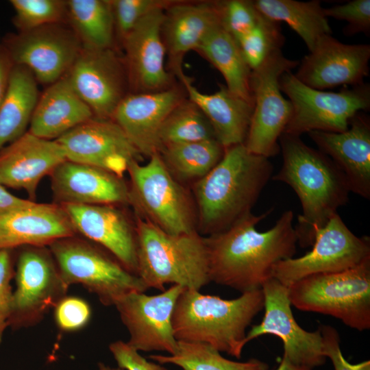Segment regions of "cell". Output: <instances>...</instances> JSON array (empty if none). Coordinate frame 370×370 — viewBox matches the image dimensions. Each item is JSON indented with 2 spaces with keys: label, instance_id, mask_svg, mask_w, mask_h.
Returning a JSON list of instances; mask_svg holds the SVG:
<instances>
[{
  "label": "cell",
  "instance_id": "1",
  "mask_svg": "<svg viewBox=\"0 0 370 370\" xmlns=\"http://www.w3.org/2000/svg\"><path fill=\"white\" fill-rule=\"evenodd\" d=\"M271 210L251 213L227 230L205 237L210 282L241 293L260 289L272 278L275 263L294 256L297 237L292 210L284 212L271 229L256 230Z\"/></svg>",
  "mask_w": 370,
  "mask_h": 370
},
{
  "label": "cell",
  "instance_id": "2",
  "mask_svg": "<svg viewBox=\"0 0 370 370\" xmlns=\"http://www.w3.org/2000/svg\"><path fill=\"white\" fill-rule=\"evenodd\" d=\"M272 172L269 158L249 152L244 144L225 148L217 164L193 183L197 232L217 234L251 214Z\"/></svg>",
  "mask_w": 370,
  "mask_h": 370
},
{
  "label": "cell",
  "instance_id": "3",
  "mask_svg": "<svg viewBox=\"0 0 370 370\" xmlns=\"http://www.w3.org/2000/svg\"><path fill=\"white\" fill-rule=\"evenodd\" d=\"M283 164L275 181L290 186L299 199L302 214L295 227L300 247L312 245L323 227L348 201L346 180L331 159L308 146L300 136L282 133L279 138Z\"/></svg>",
  "mask_w": 370,
  "mask_h": 370
},
{
  "label": "cell",
  "instance_id": "4",
  "mask_svg": "<svg viewBox=\"0 0 370 370\" xmlns=\"http://www.w3.org/2000/svg\"><path fill=\"white\" fill-rule=\"evenodd\" d=\"M264 308L262 288L232 299L184 288L172 317L177 341L208 344L219 352L240 358L246 345V329Z\"/></svg>",
  "mask_w": 370,
  "mask_h": 370
},
{
  "label": "cell",
  "instance_id": "5",
  "mask_svg": "<svg viewBox=\"0 0 370 370\" xmlns=\"http://www.w3.org/2000/svg\"><path fill=\"white\" fill-rule=\"evenodd\" d=\"M136 275L147 288L167 283L199 291L210 282L205 237L197 232L172 235L135 214Z\"/></svg>",
  "mask_w": 370,
  "mask_h": 370
},
{
  "label": "cell",
  "instance_id": "6",
  "mask_svg": "<svg viewBox=\"0 0 370 370\" xmlns=\"http://www.w3.org/2000/svg\"><path fill=\"white\" fill-rule=\"evenodd\" d=\"M288 290L299 310L330 315L358 331L370 328V257L347 270L306 276Z\"/></svg>",
  "mask_w": 370,
  "mask_h": 370
},
{
  "label": "cell",
  "instance_id": "7",
  "mask_svg": "<svg viewBox=\"0 0 370 370\" xmlns=\"http://www.w3.org/2000/svg\"><path fill=\"white\" fill-rule=\"evenodd\" d=\"M127 172L129 205L136 215L172 235L197 232V215L190 198L159 153L149 157L146 164L131 162Z\"/></svg>",
  "mask_w": 370,
  "mask_h": 370
},
{
  "label": "cell",
  "instance_id": "8",
  "mask_svg": "<svg viewBox=\"0 0 370 370\" xmlns=\"http://www.w3.org/2000/svg\"><path fill=\"white\" fill-rule=\"evenodd\" d=\"M49 248L64 282L80 284L106 306L124 295L148 288L135 274L101 246L76 235L59 238Z\"/></svg>",
  "mask_w": 370,
  "mask_h": 370
},
{
  "label": "cell",
  "instance_id": "9",
  "mask_svg": "<svg viewBox=\"0 0 370 370\" xmlns=\"http://www.w3.org/2000/svg\"><path fill=\"white\" fill-rule=\"evenodd\" d=\"M280 86L293 106L283 133L300 136L311 131L343 132L356 114L370 109L368 83L344 87L338 92L325 91L305 85L288 71L280 77Z\"/></svg>",
  "mask_w": 370,
  "mask_h": 370
},
{
  "label": "cell",
  "instance_id": "10",
  "mask_svg": "<svg viewBox=\"0 0 370 370\" xmlns=\"http://www.w3.org/2000/svg\"><path fill=\"white\" fill-rule=\"evenodd\" d=\"M16 252L11 314L8 327L27 328L40 323L67 295L62 279L48 246H25Z\"/></svg>",
  "mask_w": 370,
  "mask_h": 370
},
{
  "label": "cell",
  "instance_id": "11",
  "mask_svg": "<svg viewBox=\"0 0 370 370\" xmlns=\"http://www.w3.org/2000/svg\"><path fill=\"white\" fill-rule=\"evenodd\" d=\"M299 63L286 58L279 50L251 71L250 88L254 110L244 143L249 152L267 158L279 153V138L293 114L291 101L282 94L280 78Z\"/></svg>",
  "mask_w": 370,
  "mask_h": 370
},
{
  "label": "cell",
  "instance_id": "12",
  "mask_svg": "<svg viewBox=\"0 0 370 370\" xmlns=\"http://www.w3.org/2000/svg\"><path fill=\"white\" fill-rule=\"evenodd\" d=\"M370 257V239L356 236L336 212L315 231L311 251L275 263L271 276L289 286L306 276L342 271Z\"/></svg>",
  "mask_w": 370,
  "mask_h": 370
},
{
  "label": "cell",
  "instance_id": "13",
  "mask_svg": "<svg viewBox=\"0 0 370 370\" xmlns=\"http://www.w3.org/2000/svg\"><path fill=\"white\" fill-rule=\"evenodd\" d=\"M185 288L173 284L160 294L147 295L143 292H131L114 304L127 328V342L137 351L166 352L175 354V339L172 317L177 299Z\"/></svg>",
  "mask_w": 370,
  "mask_h": 370
},
{
  "label": "cell",
  "instance_id": "14",
  "mask_svg": "<svg viewBox=\"0 0 370 370\" xmlns=\"http://www.w3.org/2000/svg\"><path fill=\"white\" fill-rule=\"evenodd\" d=\"M262 291L264 315L247 333L246 343L262 335H275L282 341L284 355L292 363L311 369L323 365L327 358L320 329L308 332L298 325L291 310L288 287L271 278Z\"/></svg>",
  "mask_w": 370,
  "mask_h": 370
},
{
  "label": "cell",
  "instance_id": "15",
  "mask_svg": "<svg viewBox=\"0 0 370 370\" xmlns=\"http://www.w3.org/2000/svg\"><path fill=\"white\" fill-rule=\"evenodd\" d=\"M65 75L95 118L112 119L116 108L127 95L125 65L111 48L82 47Z\"/></svg>",
  "mask_w": 370,
  "mask_h": 370
},
{
  "label": "cell",
  "instance_id": "16",
  "mask_svg": "<svg viewBox=\"0 0 370 370\" xmlns=\"http://www.w3.org/2000/svg\"><path fill=\"white\" fill-rule=\"evenodd\" d=\"M56 140L67 160L99 167L121 177L131 162L142 159V155L112 119L93 117Z\"/></svg>",
  "mask_w": 370,
  "mask_h": 370
},
{
  "label": "cell",
  "instance_id": "17",
  "mask_svg": "<svg viewBox=\"0 0 370 370\" xmlns=\"http://www.w3.org/2000/svg\"><path fill=\"white\" fill-rule=\"evenodd\" d=\"M370 45L344 44L332 34L322 36L299 63L294 75L317 90L357 86L369 75Z\"/></svg>",
  "mask_w": 370,
  "mask_h": 370
},
{
  "label": "cell",
  "instance_id": "18",
  "mask_svg": "<svg viewBox=\"0 0 370 370\" xmlns=\"http://www.w3.org/2000/svg\"><path fill=\"white\" fill-rule=\"evenodd\" d=\"M164 10L148 14L123 39L131 93L157 92L173 86L164 62L166 53L162 36Z\"/></svg>",
  "mask_w": 370,
  "mask_h": 370
},
{
  "label": "cell",
  "instance_id": "19",
  "mask_svg": "<svg viewBox=\"0 0 370 370\" xmlns=\"http://www.w3.org/2000/svg\"><path fill=\"white\" fill-rule=\"evenodd\" d=\"M77 234L101 246L136 275L135 226L114 205L60 204Z\"/></svg>",
  "mask_w": 370,
  "mask_h": 370
},
{
  "label": "cell",
  "instance_id": "20",
  "mask_svg": "<svg viewBox=\"0 0 370 370\" xmlns=\"http://www.w3.org/2000/svg\"><path fill=\"white\" fill-rule=\"evenodd\" d=\"M185 98L173 86L157 92L130 93L120 102L112 119L139 153L148 158L159 153L160 129L171 111Z\"/></svg>",
  "mask_w": 370,
  "mask_h": 370
},
{
  "label": "cell",
  "instance_id": "21",
  "mask_svg": "<svg viewBox=\"0 0 370 370\" xmlns=\"http://www.w3.org/2000/svg\"><path fill=\"white\" fill-rule=\"evenodd\" d=\"M56 24L24 32L13 49V58L18 65L47 84L67 73L82 47L75 33Z\"/></svg>",
  "mask_w": 370,
  "mask_h": 370
},
{
  "label": "cell",
  "instance_id": "22",
  "mask_svg": "<svg viewBox=\"0 0 370 370\" xmlns=\"http://www.w3.org/2000/svg\"><path fill=\"white\" fill-rule=\"evenodd\" d=\"M308 134L319 150L329 157L343 173L349 191L369 199V117L359 112L343 132L311 131Z\"/></svg>",
  "mask_w": 370,
  "mask_h": 370
},
{
  "label": "cell",
  "instance_id": "23",
  "mask_svg": "<svg viewBox=\"0 0 370 370\" xmlns=\"http://www.w3.org/2000/svg\"><path fill=\"white\" fill-rule=\"evenodd\" d=\"M66 160L56 140L39 138L26 132L0 151V184L23 189L36 201L40 182Z\"/></svg>",
  "mask_w": 370,
  "mask_h": 370
},
{
  "label": "cell",
  "instance_id": "24",
  "mask_svg": "<svg viewBox=\"0 0 370 370\" xmlns=\"http://www.w3.org/2000/svg\"><path fill=\"white\" fill-rule=\"evenodd\" d=\"M49 177L53 203L129 205L123 178L103 169L66 160Z\"/></svg>",
  "mask_w": 370,
  "mask_h": 370
},
{
  "label": "cell",
  "instance_id": "25",
  "mask_svg": "<svg viewBox=\"0 0 370 370\" xmlns=\"http://www.w3.org/2000/svg\"><path fill=\"white\" fill-rule=\"evenodd\" d=\"M221 24L218 2L177 1L164 12L162 36L171 69L180 79L184 56L195 51L208 34Z\"/></svg>",
  "mask_w": 370,
  "mask_h": 370
},
{
  "label": "cell",
  "instance_id": "26",
  "mask_svg": "<svg viewBox=\"0 0 370 370\" xmlns=\"http://www.w3.org/2000/svg\"><path fill=\"white\" fill-rule=\"evenodd\" d=\"M76 235L64 208L58 204H40L0 216V250L25 246H49Z\"/></svg>",
  "mask_w": 370,
  "mask_h": 370
},
{
  "label": "cell",
  "instance_id": "27",
  "mask_svg": "<svg viewBox=\"0 0 370 370\" xmlns=\"http://www.w3.org/2000/svg\"><path fill=\"white\" fill-rule=\"evenodd\" d=\"M188 99L209 121L216 140L224 147L244 144L250 125L254 102L245 100L221 85L212 94L197 90L185 74L180 77Z\"/></svg>",
  "mask_w": 370,
  "mask_h": 370
},
{
  "label": "cell",
  "instance_id": "28",
  "mask_svg": "<svg viewBox=\"0 0 370 370\" xmlns=\"http://www.w3.org/2000/svg\"><path fill=\"white\" fill-rule=\"evenodd\" d=\"M93 117L64 75L50 84L38 100L28 132L41 138L56 140Z\"/></svg>",
  "mask_w": 370,
  "mask_h": 370
},
{
  "label": "cell",
  "instance_id": "29",
  "mask_svg": "<svg viewBox=\"0 0 370 370\" xmlns=\"http://www.w3.org/2000/svg\"><path fill=\"white\" fill-rule=\"evenodd\" d=\"M38 100L33 74L21 65L13 68L0 106V151L26 132Z\"/></svg>",
  "mask_w": 370,
  "mask_h": 370
},
{
  "label": "cell",
  "instance_id": "30",
  "mask_svg": "<svg viewBox=\"0 0 370 370\" xmlns=\"http://www.w3.org/2000/svg\"><path fill=\"white\" fill-rule=\"evenodd\" d=\"M195 51L221 73L231 92L254 102L250 88L251 70L237 40L221 25L212 30Z\"/></svg>",
  "mask_w": 370,
  "mask_h": 370
},
{
  "label": "cell",
  "instance_id": "31",
  "mask_svg": "<svg viewBox=\"0 0 370 370\" xmlns=\"http://www.w3.org/2000/svg\"><path fill=\"white\" fill-rule=\"evenodd\" d=\"M256 8L275 22H285L303 40L309 51L323 36L332 34V28L319 0H255Z\"/></svg>",
  "mask_w": 370,
  "mask_h": 370
},
{
  "label": "cell",
  "instance_id": "32",
  "mask_svg": "<svg viewBox=\"0 0 370 370\" xmlns=\"http://www.w3.org/2000/svg\"><path fill=\"white\" fill-rule=\"evenodd\" d=\"M225 148L216 140L166 147L159 155L172 176L181 182L195 183L220 161Z\"/></svg>",
  "mask_w": 370,
  "mask_h": 370
},
{
  "label": "cell",
  "instance_id": "33",
  "mask_svg": "<svg viewBox=\"0 0 370 370\" xmlns=\"http://www.w3.org/2000/svg\"><path fill=\"white\" fill-rule=\"evenodd\" d=\"M66 11L82 47L111 48L115 29L110 0H70Z\"/></svg>",
  "mask_w": 370,
  "mask_h": 370
},
{
  "label": "cell",
  "instance_id": "34",
  "mask_svg": "<svg viewBox=\"0 0 370 370\" xmlns=\"http://www.w3.org/2000/svg\"><path fill=\"white\" fill-rule=\"evenodd\" d=\"M149 358L160 364L171 363L183 370H268L267 363L258 359L236 362L223 357L210 345L197 342L177 341L173 355H151Z\"/></svg>",
  "mask_w": 370,
  "mask_h": 370
},
{
  "label": "cell",
  "instance_id": "35",
  "mask_svg": "<svg viewBox=\"0 0 370 370\" xmlns=\"http://www.w3.org/2000/svg\"><path fill=\"white\" fill-rule=\"evenodd\" d=\"M159 139L162 150L171 145L216 138L209 121L200 108L190 99H184L164 121Z\"/></svg>",
  "mask_w": 370,
  "mask_h": 370
},
{
  "label": "cell",
  "instance_id": "36",
  "mask_svg": "<svg viewBox=\"0 0 370 370\" xmlns=\"http://www.w3.org/2000/svg\"><path fill=\"white\" fill-rule=\"evenodd\" d=\"M237 42L252 71L260 66L272 53L281 50L284 37L278 22L262 15L256 26Z\"/></svg>",
  "mask_w": 370,
  "mask_h": 370
},
{
  "label": "cell",
  "instance_id": "37",
  "mask_svg": "<svg viewBox=\"0 0 370 370\" xmlns=\"http://www.w3.org/2000/svg\"><path fill=\"white\" fill-rule=\"evenodd\" d=\"M10 3L24 32L56 24L66 11V2L60 0H12Z\"/></svg>",
  "mask_w": 370,
  "mask_h": 370
},
{
  "label": "cell",
  "instance_id": "38",
  "mask_svg": "<svg viewBox=\"0 0 370 370\" xmlns=\"http://www.w3.org/2000/svg\"><path fill=\"white\" fill-rule=\"evenodd\" d=\"M175 0H110L114 29L123 39L145 16L156 10H166Z\"/></svg>",
  "mask_w": 370,
  "mask_h": 370
},
{
  "label": "cell",
  "instance_id": "39",
  "mask_svg": "<svg viewBox=\"0 0 370 370\" xmlns=\"http://www.w3.org/2000/svg\"><path fill=\"white\" fill-rule=\"evenodd\" d=\"M221 24L236 40L249 32L262 16L253 1H217Z\"/></svg>",
  "mask_w": 370,
  "mask_h": 370
},
{
  "label": "cell",
  "instance_id": "40",
  "mask_svg": "<svg viewBox=\"0 0 370 370\" xmlns=\"http://www.w3.org/2000/svg\"><path fill=\"white\" fill-rule=\"evenodd\" d=\"M325 16L347 22L344 34L352 36L370 33V0H354L342 5L323 8Z\"/></svg>",
  "mask_w": 370,
  "mask_h": 370
},
{
  "label": "cell",
  "instance_id": "41",
  "mask_svg": "<svg viewBox=\"0 0 370 370\" xmlns=\"http://www.w3.org/2000/svg\"><path fill=\"white\" fill-rule=\"evenodd\" d=\"M58 328L64 332H75L85 328L91 319L89 304L82 298L66 296L53 308Z\"/></svg>",
  "mask_w": 370,
  "mask_h": 370
},
{
  "label": "cell",
  "instance_id": "42",
  "mask_svg": "<svg viewBox=\"0 0 370 370\" xmlns=\"http://www.w3.org/2000/svg\"><path fill=\"white\" fill-rule=\"evenodd\" d=\"M15 250H0V345L8 327L12 311L13 290L11 282L15 273Z\"/></svg>",
  "mask_w": 370,
  "mask_h": 370
},
{
  "label": "cell",
  "instance_id": "43",
  "mask_svg": "<svg viewBox=\"0 0 370 370\" xmlns=\"http://www.w3.org/2000/svg\"><path fill=\"white\" fill-rule=\"evenodd\" d=\"M323 340V353L329 358L334 370H370V361L349 363L343 356L340 347V336L335 328L321 325L319 328Z\"/></svg>",
  "mask_w": 370,
  "mask_h": 370
},
{
  "label": "cell",
  "instance_id": "44",
  "mask_svg": "<svg viewBox=\"0 0 370 370\" xmlns=\"http://www.w3.org/2000/svg\"><path fill=\"white\" fill-rule=\"evenodd\" d=\"M119 367L126 370H167L152 362H148L127 343L116 341L109 346Z\"/></svg>",
  "mask_w": 370,
  "mask_h": 370
},
{
  "label": "cell",
  "instance_id": "45",
  "mask_svg": "<svg viewBox=\"0 0 370 370\" xmlns=\"http://www.w3.org/2000/svg\"><path fill=\"white\" fill-rule=\"evenodd\" d=\"M36 201L24 199L15 196L0 184V216H3L16 210L33 205Z\"/></svg>",
  "mask_w": 370,
  "mask_h": 370
},
{
  "label": "cell",
  "instance_id": "46",
  "mask_svg": "<svg viewBox=\"0 0 370 370\" xmlns=\"http://www.w3.org/2000/svg\"><path fill=\"white\" fill-rule=\"evenodd\" d=\"M7 70L5 64L3 60L0 57V106L3 99L8 79V75H7Z\"/></svg>",
  "mask_w": 370,
  "mask_h": 370
},
{
  "label": "cell",
  "instance_id": "47",
  "mask_svg": "<svg viewBox=\"0 0 370 370\" xmlns=\"http://www.w3.org/2000/svg\"><path fill=\"white\" fill-rule=\"evenodd\" d=\"M276 370H312V369L299 366L292 363L285 355H283L282 359Z\"/></svg>",
  "mask_w": 370,
  "mask_h": 370
},
{
  "label": "cell",
  "instance_id": "48",
  "mask_svg": "<svg viewBox=\"0 0 370 370\" xmlns=\"http://www.w3.org/2000/svg\"><path fill=\"white\" fill-rule=\"evenodd\" d=\"M99 370H123L119 367L118 368H111L108 366H106L105 365L102 363H99Z\"/></svg>",
  "mask_w": 370,
  "mask_h": 370
}]
</instances>
